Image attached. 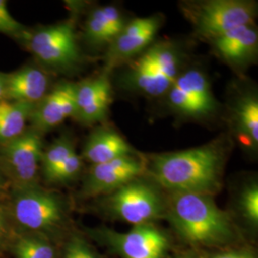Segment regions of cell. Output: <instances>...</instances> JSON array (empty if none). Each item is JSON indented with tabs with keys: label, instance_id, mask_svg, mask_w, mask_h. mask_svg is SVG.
Listing matches in <instances>:
<instances>
[{
	"label": "cell",
	"instance_id": "obj_1",
	"mask_svg": "<svg viewBox=\"0 0 258 258\" xmlns=\"http://www.w3.org/2000/svg\"><path fill=\"white\" fill-rule=\"evenodd\" d=\"M226 139L201 147L151 158L150 173L158 184L172 194L212 195L221 185L227 150Z\"/></svg>",
	"mask_w": 258,
	"mask_h": 258
},
{
	"label": "cell",
	"instance_id": "obj_2",
	"mask_svg": "<svg viewBox=\"0 0 258 258\" xmlns=\"http://www.w3.org/2000/svg\"><path fill=\"white\" fill-rule=\"evenodd\" d=\"M169 214L176 230L191 244L221 246L233 235L230 216L210 195L173 194Z\"/></svg>",
	"mask_w": 258,
	"mask_h": 258
},
{
	"label": "cell",
	"instance_id": "obj_3",
	"mask_svg": "<svg viewBox=\"0 0 258 258\" xmlns=\"http://www.w3.org/2000/svg\"><path fill=\"white\" fill-rule=\"evenodd\" d=\"M185 52L178 43L167 40L152 43L131 59L121 83L130 91L148 97H164L185 67Z\"/></svg>",
	"mask_w": 258,
	"mask_h": 258
},
{
	"label": "cell",
	"instance_id": "obj_4",
	"mask_svg": "<svg viewBox=\"0 0 258 258\" xmlns=\"http://www.w3.org/2000/svg\"><path fill=\"white\" fill-rule=\"evenodd\" d=\"M183 12L200 37L210 41L235 28L254 23L256 4L247 0L184 2Z\"/></svg>",
	"mask_w": 258,
	"mask_h": 258
},
{
	"label": "cell",
	"instance_id": "obj_5",
	"mask_svg": "<svg viewBox=\"0 0 258 258\" xmlns=\"http://www.w3.org/2000/svg\"><path fill=\"white\" fill-rule=\"evenodd\" d=\"M11 215L23 231L41 232L54 229L64 218V203L57 194L38 186H14Z\"/></svg>",
	"mask_w": 258,
	"mask_h": 258
},
{
	"label": "cell",
	"instance_id": "obj_6",
	"mask_svg": "<svg viewBox=\"0 0 258 258\" xmlns=\"http://www.w3.org/2000/svg\"><path fill=\"white\" fill-rule=\"evenodd\" d=\"M164 97L168 108L183 119H209L219 108L208 76L196 67L185 68Z\"/></svg>",
	"mask_w": 258,
	"mask_h": 258
},
{
	"label": "cell",
	"instance_id": "obj_7",
	"mask_svg": "<svg viewBox=\"0 0 258 258\" xmlns=\"http://www.w3.org/2000/svg\"><path fill=\"white\" fill-rule=\"evenodd\" d=\"M25 39L29 50L37 60L55 71H68L81 61L74 25L71 21L39 28Z\"/></svg>",
	"mask_w": 258,
	"mask_h": 258
},
{
	"label": "cell",
	"instance_id": "obj_8",
	"mask_svg": "<svg viewBox=\"0 0 258 258\" xmlns=\"http://www.w3.org/2000/svg\"><path fill=\"white\" fill-rule=\"evenodd\" d=\"M42 152L41 133L26 129L18 138L1 145L0 170L14 186L36 184Z\"/></svg>",
	"mask_w": 258,
	"mask_h": 258
},
{
	"label": "cell",
	"instance_id": "obj_9",
	"mask_svg": "<svg viewBox=\"0 0 258 258\" xmlns=\"http://www.w3.org/2000/svg\"><path fill=\"white\" fill-rule=\"evenodd\" d=\"M139 178L120 186L107 200L111 212L130 224L146 225L162 215L164 202L156 189Z\"/></svg>",
	"mask_w": 258,
	"mask_h": 258
},
{
	"label": "cell",
	"instance_id": "obj_10",
	"mask_svg": "<svg viewBox=\"0 0 258 258\" xmlns=\"http://www.w3.org/2000/svg\"><path fill=\"white\" fill-rule=\"evenodd\" d=\"M162 25V18L151 16L128 20L120 34L107 47L105 72L110 74L116 67L124 65L150 46Z\"/></svg>",
	"mask_w": 258,
	"mask_h": 258
},
{
	"label": "cell",
	"instance_id": "obj_11",
	"mask_svg": "<svg viewBox=\"0 0 258 258\" xmlns=\"http://www.w3.org/2000/svg\"><path fill=\"white\" fill-rule=\"evenodd\" d=\"M145 170V162L135 154L93 165L84 181L83 192L88 196L112 194L120 186L139 178Z\"/></svg>",
	"mask_w": 258,
	"mask_h": 258
},
{
	"label": "cell",
	"instance_id": "obj_12",
	"mask_svg": "<svg viewBox=\"0 0 258 258\" xmlns=\"http://www.w3.org/2000/svg\"><path fill=\"white\" fill-rule=\"evenodd\" d=\"M76 112L74 118L84 124H94L104 120L112 102L109 73L76 83Z\"/></svg>",
	"mask_w": 258,
	"mask_h": 258
},
{
	"label": "cell",
	"instance_id": "obj_13",
	"mask_svg": "<svg viewBox=\"0 0 258 258\" xmlns=\"http://www.w3.org/2000/svg\"><path fill=\"white\" fill-rule=\"evenodd\" d=\"M215 55L232 68H244L256 58L257 28L254 23L235 28L210 40Z\"/></svg>",
	"mask_w": 258,
	"mask_h": 258
},
{
	"label": "cell",
	"instance_id": "obj_14",
	"mask_svg": "<svg viewBox=\"0 0 258 258\" xmlns=\"http://www.w3.org/2000/svg\"><path fill=\"white\" fill-rule=\"evenodd\" d=\"M76 83H61L48 92L31 115L32 128L43 133L55 128L76 112Z\"/></svg>",
	"mask_w": 258,
	"mask_h": 258
},
{
	"label": "cell",
	"instance_id": "obj_15",
	"mask_svg": "<svg viewBox=\"0 0 258 258\" xmlns=\"http://www.w3.org/2000/svg\"><path fill=\"white\" fill-rule=\"evenodd\" d=\"M5 101L36 106L49 91L46 72L36 66H25L12 74H4Z\"/></svg>",
	"mask_w": 258,
	"mask_h": 258
},
{
	"label": "cell",
	"instance_id": "obj_16",
	"mask_svg": "<svg viewBox=\"0 0 258 258\" xmlns=\"http://www.w3.org/2000/svg\"><path fill=\"white\" fill-rule=\"evenodd\" d=\"M231 128L246 150L258 148V98L253 91L241 93L231 106Z\"/></svg>",
	"mask_w": 258,
	"mask_h": 258
},
{
	"label": "cell",
	"instance_id": "obj_17",
	"mask_svg": "<svg viewBox=\"0 0 258 258\" xmlns=\"http://www.w3.org/2000/svg\"><path fill=\"white\" fill-rule=\"evenodd\" d=\"M117 6L105 5L93 10L84 25V37L94 47H108L127 23Z\"/></svg>",
	"mask_w": 258,
	"mask_h": 258
},
{
	"label": "cell",
	"instance_id": "obj_18",
	"mask_svg": "<svg viewBox=\"0 0 258 258\" xmlns=\"http://www.w3.org/2000/svg\"><path fill=\"white\" fill-rule=\"evenodd\" d=\"M135 150L114 129H97L87 138L83 147V157L93 165H100L120 157L134 155Z\"/></svg>",
	"mask_w": 258,
	"mask_h": 258
},
{
	"label": "cell",
	"instance_id": "obj_19",
	"mask_svg": "<svg viewBox=\"0 0 258 258\" xmlns=\"http://www.w3.org/2000/svg\"><path fill=\"white\" fill-rule=\"evenodd\" d=\"M120 251L128 258H158L167 246L166 236L155 228L140 225L117 240Z\"/></svg>",
	"mask_w": 258,
	"mask_h": 258
},
{
	"label": "cell",
	"instance_id": "obj_20",
	"mask_svg": "<svg viewBox=\"0 0 258 258\" xmlns=\"http://www.w3.org/2000/svg\"><path fill=\"white\" fill-rule=\"evenodd\" d=\"M36 106L20 102H0V144L19 137L25 130L28 120Z\"/></svg>",
	"mask_w": 258,
	"mask_h": 258
},
{
	"label": "cell",
	"instance_id": "obj_21",
	"mask_svg": "<svg viewBox=\"0 0 258 258\" xmlns=\"http://www.w3.org/2000/svg\"><path fill=\"white\" fill-rule=\"evenodd\" d=\"M75 151L74 143L69 137L61 136L56 139L42 152L40 165L44 176L51 174Z\"/></svg>",
	"mask_w": 258,
	"mask_h": 258
},
{
	"label": "cell",
	"instance_id": "obj_22",
	"mask_svg": "<svg viewBox=\"0 0 258 258\" xmlns=\"http://www.w3.org/2000/svg\"><path fill=\"white\" fill-rule=\"evenodd\" d=\"M16 258H55V249L40 236L22 235L14 244Z\"/></svg>",
	"mask_w": 258,
	"mask_h": 258
},
{
	"label": "cell",
	"instance_id": "obj_23",
	"mask_svg": "<svg viewBox=\"0 0 258 258\" xmlns=\"http://www.w3.org/2000/svg\"><path fill=\"white\" fill-rule=\"evenodd\" d=\"M83 166L82 157L77 151L73 152L64 162L55 169L51 174L45 177L47 181L52 183H63L72 180L79 174Z\"/></svg>",
	"mask_w": 258,
	"mask_h": 258
},
{
	"label": "cell",
	"instance_id": "obj_24",
	"mask_svg": "<svg viewBox=\"0 0 258 258\" xmlns=\"http://www.w3.org/2000/svg\"><path fill=\"white\" fill-rule=\"evenodd\" d=\"M240 206L245 217H247L252 223L258 221V187L257 184L249 185L240 199Z\"/></svg>",
	"mask_w": 258,
	"mask_h": 258
},
{
	"label": "cell",
	"instance_id": "obj_25",
	"mask_svg": "<svg viewBox=\"0 0 258 258\" xmlns=\"http://www.w3.org/2000/svg\"><path fill=\"white\" fill-rule=\"evenodd\" d=\"M0 33L15 37L26 35L24 26L12 17L4 0H0Z\"/></svg>",
	"mask_w": 258,
	"mask_h": 258
},
{
	"label": "cell",
	"instance_id": "obj_26",
	"mask_svg": "<svg viewBox=\"0 0 258 258\" xmlns=\"http://www.w3.org/2000/svg\"><path fill=\"white\" fill-rule=\"evenodd\" d=\"M64 258H98L84 240L75 236L65 249Z\"/></svg>",
	"mask_w": 258,
	"mask_h": 258
},
{
	"label": "cell",
	"instance_id": "obj_27",
	"mask_svg": "<svg viewBox=\"0 0 258 258\" xmlns=\"http://www.w3.org/2000/svg\"><path fill=\"white\" fill-rule=\"evenodd\" d=\"M8 231V223H7V216L3 210L0 208V244L3 242Z\"/></svg>",
	"mask_w": 258,
	"mask_h": 258
},
{
	"label": "cell",
	"instance_id": "obj_28",
	"mask_svg": "<svg viewBox=\"0 0 258 258\" xmlns=\"http://www.w3.org/2000/svg\"><path fill=\"white\" fill-rule=\"evenodd\" d=\"M213 258H253L249 253L245 252H228L215 255Z\"/></svg>",
	"mask_w": 258,
	"mask_h": 258
},
{
	"label": "cell",
	"instance_id": "obj_29",
	"mask_svg": "<svg viewBox=\"0 0 258 258\" xmlns=\"http://www.w3.org/2000/svg\"><path fill=\"white\" fill-rule=\"evenodd\" d=\"M5 101V79L4 74L0 73V102Z\"/></svg>",
	"mask_w": 258,
	"mask_h": 258
},
{
	"label": "cell",
	"instance_id": "obj_30",
	"mask_svg": "<svg viewBox=\"0 0 258 258\" xmlns=\"http://www.w3.org/2000/svg\"><path fill=\"white\" fill-rule=\"evenodd\" d=\"M6 181H7V178L6 176L3 174V172L0 170V190L5 186L6 184Z\"/></svg>",
	"mask_w": 258,
	"mask_h": 258
}]
</instances>
